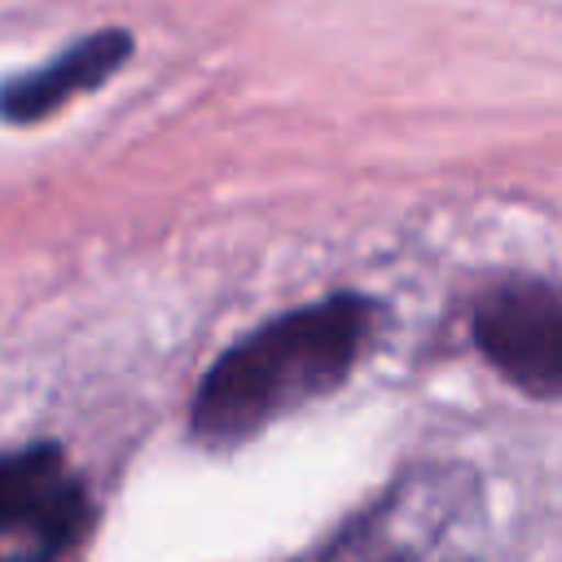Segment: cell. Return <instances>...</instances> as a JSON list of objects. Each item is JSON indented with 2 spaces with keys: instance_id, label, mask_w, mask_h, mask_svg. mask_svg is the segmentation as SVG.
I'll use <instances>...</instances> for the list:
<instances>
[{
  "instance_id": "1",
  "label": "cell",
  "mask_w": 562,
  "mask_h": 562,
  "mask_svg": "<svg viewBox=\"0 0 562 562\" xmlns=\"http://www.w3.org/2000/svg\"><path fill=\"white\" fill-rule=\"evenodd\" d=\"M378 321L382 307L373 299L342 290L255 325L202 373L189 404L193 439L206 448H233L338 391L373 347Z\"/></svg>"
},
{
  "instance_id": "2",
  "label": "cell",
  "mask_w": 562,
  "mask_h": 562,
  "mask_svg": "<svg viewBox=\"0 0 562 562\" xmlns=\"http://www.w3.org/2000/svg\"><path fill=\"white\" fill-rule=\"evenodd\" d=\"M483 479L461 461L408 465L307 562H483Z\"/></svg>"
},
{
  "instance_id": "3",
  "label": "cell",
  "mask_w": 562,
  "mask_h": 562,
  "mask_svg": "<svg viewBox=\"0 0 562 562\" xmlns=\"http://www.w3.org/2000/svg\"><path fill=\"white\" fill-rule=\"evenodd\" d=\"M479 356L527 395H562V281L509 277L470 307Z\"/></svg>"
},
{
  "instance_id": "4",
  "label": "cell",
  "mask_w": 562,
  "mask_h": 562,
  "mask_svg": "<svg viewBox=\"0 0 562 562\" xmlns=\"http://www.w3.org/2000/svg\"><path fill=\"white\" fill-rule=\"evenodd\" d=\"M92 505L83 479L57 443H26L0 470L4 562H57L88 531Z\"/></svg>"
},
{
  "instance_id": "5",
  "label": "cell",
  "mask_w": 562,
  "mask_h": 562,
  "mask_svg": "<svg viewBox=\"0 0 562 562\" xmlns=\"http://www.w3.org/2000/svg\"><path fill=\"white\" fill-rule=\"evenodd\" d=\"M132 48H136L132 31H123V26H105V31H92L83 40L66 44L53 61H44L26 75H13L4 83V101H0L4 119L13 127H26V123H40V119L57 114L66 101H75V97L101 88L105 79H114L127 66Z\"/></svg>"
}]
</instances>
